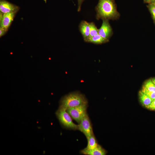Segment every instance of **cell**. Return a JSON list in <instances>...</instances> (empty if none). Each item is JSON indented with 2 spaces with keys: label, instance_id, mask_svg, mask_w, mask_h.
Returning <instances> with one entry per match:
<instances>
[{
  "label": "cell",
  "instance_id": "obj_12",
  "mask_svg": "<svg viewBox=\"0 0 155 155\" xmlns=\"http://www.w3.org/2000/svg\"><path fill=\"white\" fill-rule=\"evenodd\" d=\"M87 145L85 148L87 150H91L96 148L98 145L96 138L93 134L88 139Z\"/></svg>",
  "mask_w": 155,
  "mask_h": 155
},
{
  "label": "cell",
  "instance_id": "obj_14",
  "mask_svg": "<svg viewBox=\"0 0 155 155\" xmlns=\"http://www.w3.org/2000/svg\"><path fill=\"white\" fill-rule=\"evenodd\" d=\"M142 90L155 92V85L152 80H147L144 83Z\"/></svg>",
  "mask_w": 155,
  "mask_h": 155
},
{
  "label": "cell",
  "instance_id": "obj_4",
  "mask_svg": "<svg viewBox=\"0 0 155 155\" xmlns=\"http://www.w3.org/2000/svg\"><path fill=\"white\" fill-rule=\"evenodd\" d=\"M88 107V104H85L67 108L66 111L72 119L79 124L87 113Z\"/></svg>",
  "mask_w": 155,
  "mask_h": 155
},
{
  "label": "cell",
  "instance_id": "obj_21",
  "mask_svg": "<svg viewBox=\"0 0 155 155\" xmlns=\"http://www.w3.org/2000/svg\"><path fill=\"white\" fill-rule=\"evenodd\" d=\"M147 3H155V0H144Z\"/></svg>",
  "mask_w": 155,
  "mask_h": 155
},
{
  "label": "cell",
  "instance_id": "obj_7",
  "mask_svg": "<svg viewBox=\"0 0 155 155\" xmlns=\"http://www.w3.org/2000/svg\"><path fill=\"white\" fill-rule=\"evenodd\" d=\"M100 28L98 30V34L104 39L108 40L112 34V30L108 20H103Z\"/></svg>",
  "mask_w": 155,
  "mask_h": 155
},
{
  "label": "cell",
  "instance_id": "obj_20",
  "mask_svg": "<svg viewBox=\"0 0 155 155\" xmlns=\"http://www.w3.org/2000/svg\"><path fill=\"white\" fill-rule=\"evenodd\" d=\"M6 31H7L5 30V29L1 28H0V37L3 35L5 33Z\"/></svg>",
  "mask_w": 155,
  "mask_h": 155
},
{
  "label": "cell",
  "instance_id": "obj_19",
  "mask_svg": "<svg viewBox=\"0 0 155 155\" xmlns=\"http://www.w3.org/2000/svg\"><path fill=\"white\" fill-rule=\"evenodd\" d=\"M85 0H77L78 1V11H80L81 10V6L83 1Z\"/></svg>",
  "mask_w": 155,
  "mask_h": 155
},
{
  "label": "cell",
  "instance_id": "obj_22",
  "mask_svg": "<svg viewBox=\"0 0 155 155\" xmlns=\"http://www.w3.org/2000/svg\"><path fill=\"white\" fill-rule=\"evenodd\" d=\"M152 80V82H153L154 83V84L155 85V78H153Z\"/></svg>",
  "mask_w": 155,
  "mask_h": 155
},
{
  "label": "cell",
  "instance_id": "obj_8",
  "mask_svg": "<svg viewBox=\"0 0 155 155\" xmlns=\"http://www.w3.org/2000/svg\"><path fill=\"white\" fill-rule=\"evenodd\" d=\"M19 9L17 6L5 0H1L0 1V11L3 13L17 12Z\"/></svg>",
  "mask_w": 155,
  "mask_h": 155
},
{
  "label": "cell",
  "instance_id": "obj_1",
  "mask_svg": "<svg viewBox=\"0 0 155 155\" xmlns=\"http://www.w3.org/2000/svg\"><path fill=\"white\" fill-rule=\"evenodd\" d=\"M95 10L97 20H115L119 16L113 0H99Z\"/></svg>",
  "mask_w": 155,
  "mask_h": 155
},
{
  "label": "cell",
  "instance_id": "obj_15",
  "mask_svg": "<svg viewBox=\"0 0 155 155\" xmlns=\"http://www.w3.org/2000/svg\"><path fill=\"white\" fill-rule=\"evenodd\" d=\"M90 32L89 38L98 34V30L93 22L89 23Z\"/></svg>",
  "mask_w": 155,
  "mask_h": 155
},
{
  "label": "cell",
  "instance_id": "obj_2",
  "mask_svg": "<svg viewBox=\"0 0 155 155\" xmlns=\"http://www.w3.org/2000/svg\"><path fill=\"white\" fill-rule=\"evenodd\" d=\"M85 104H88V101L86 96L79 92H75L64 96L60 101L59 107L67 109Z\"/></svg>",
  "mask_w": 155,
  "mask_h": 155
},
{
  "label": "cell",
  "instance_id": "obj_5",
  "mask_svg": "<svg viewBox=\"0 0 155 155\" xmlns=\"http://www.w3.org/2000/svg\"><path fill=\"white\" fill-rule=\"evenodd\" d=\"M78 124V130L84 134L87 139L94 134L92 124L87 113Z\"/></svg>",
  "mask_w": 155,
  "mask_h": 155
},
{
  "label": "cell",
  "instance_id": "obj_11",
  "mask_svg": "<svg viewBox=\"0 0 155 155\" xmlns=\"http://www.w3.org/2000/svg\"><path fill=\"white\" fill-rule=\"evenodd\" d=\"M139 97L141 103L143 106L146 108H147L153 101L146 94L141 91L139 92Z\"/></svg>",
  "mask_w": 155,
  "mask_h": 155
},
{
  "label": "cell",
  "instance_id": "obj_9",
  "mask_svg": "<svg viewBox=\"0 0 155 155\" xmlns=\"http://www.w3.org/2000/svg\"><path fill=\"white\" fill-rule=\"evenodd\" d=\"M80 152L81 154L86 155H104L106 153L105 150L99 144L94 149L87 150L84 148Z\"/></svg>",
  "mask_w": 155,
  "mask_h": 155
},
{
  "label": "cell",
  "instance_id": "obj_10",
  "mask_svg": "<svg viewBox=\"0 0 155 155\" xmlns=\"http://www.w3.org/2000/svg\"><path fill=\"white\" fill-rule=\"evenodd\" d=\"M79 28L84 40L86 42L90 36L89 23L85 21H82L79 25Z\"/></svg>",
  "mask_w": 155,
  "mask_h": 155
},
{
  "label": "cell",
  "instance_id": "obj_18",
  "mask_svg": "<svg viewBox=\"0 0 155 155\" xmlns=\"http://www.w3.org/2000/svg\"><path fill=\"white\" fill-rule=\"evenodd\" d=\"M147 108L150 110H155V99L153 100Z\"/></svg>",
  "mask_w": 155,
  "mask_h": 155
},
{
  "label": "cell",
  "instance_id": "obj_13",
  "mask_svg": "<svg viewBox=\"0 0 155 155\" xmlns=\"http://www.w3.org/2000/svg\"><path fill=\"white\" fill-rule=\"evenodd\" d=\"M107 40L100 36L99 34L90 38L87 41V42H90L95 44H101L107 42Z\"/></svg>",
  "mask_w": 155,
  "mask_h": 155
},
{
  "label": "cell",
  "instance_id": "obj_17",
  "mask_svg": "<svg viewBox=\"0 0 155 155\" xmlns=\"http://www.w3.org/2000/svg\"><path fill=\"white\" fill-rule=\"evenodd\" d=\"M141 91L146 94L152 100L155 99V92L150 91L143 90H142Z\"/></svg>",
  "mask_w": 155,
  "mask_h": 155
},
{
  "label": "cell",
  "instance_id": "obj_16",
  "mask_svg": "<svg viewBox=\"0 0 155 155\" xmlns=\"http://www.w3.org/2000/svg\"><path fill=\"white\" fill-rule=\"evenodd\" d=\"M148 8L155 22V3H150L148 6Z\"/></svg>",
  "mask_w": 155,
  "mask_h": 155
},
{
  "label": "cell",
  "instance_id": "obj_3",
  "mask_svg": "<svg viewBox=\"0 0 155 155\" xmlns=\"http://www.w3.org/2000/svg\"><path fill=\"white\" fill-rule=\"evenodd\" d=\"M56 114L60 122L64 127L73 130H78V125L73 122L72 118L66 109L59 107Z\"/></svg>",
  "mask_w": 155,
  "mask_h": 155
},
{
  "label": "cell",
  "instance_id": "obj_6",
  "mask_svg": "<svg viewBox=\"0 0 155 155\" xmlns=\"http://www.w3.org/2000/svg\"><path fill=\"white\" fill-rule=\"evenodd\" d=\"M16 12L0 13V28L7 31L14 18Z\"/></svg>",
  "mask_w": 155,
  "mask_h": 155
}]
</instances>
